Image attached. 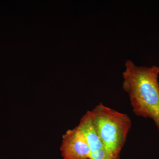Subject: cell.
<instances>
[{
    "instance_id": "cell-1",
    "label": "cell",
    "mask_w": 159,
    "mask_h": 159,
    "mask_svg": "<svg viewBox=\"0 0 159 159\" xmlns=\"http://www.w3.org/2000/svg\"><path fill=\"white\" fill-rule=\"evenodd\" d=\"M122 87L128 94L134 113L150 118L159 131V67L138 66L131 60L125 63Z\"/></svg>"
},
{
    "instance_id": "cell-3",
    "label": "cell",
    "mask_w": 159,
    "mask_h": 159,
    "mask_svg": "<svg viewBox=\"0 0 159 159\" xmlns=\"http://www.w3.org/2000/svg\"><path fill=\"white\" fill-rule=\"evenodd\" d=\"M60 149L64 159H89L90 157L88 143L77 126L64 135Z\"/></svg>"
},
{
    "instance_id": "cell-2",
    "label": "cell",
    "mask_w": 159,
    "mask_h": 159,
    "mask_svg": "<svg viewBox=\"0 0 159 159\" xmlns=\"http://www.w3.org/2000/svg\"><path fill=\"white\" fill-rule=\"evenodd\" d=\"M91 113L94 127L103 145L114 156L120 157L131 127L130 118L102 103Z\"/></svg>"
}]
</instances>
